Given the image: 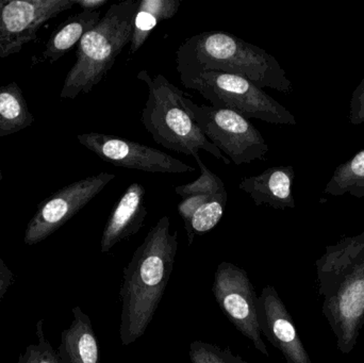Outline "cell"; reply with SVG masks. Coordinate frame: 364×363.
I'll use <instances>...</instances> for the list:
<instances>
[{"mask_svg":"<svg viewBox=\"0 0 364 363\" xmlns=\"http://www.w3.org/2000/svg\"><path fill=\"white\" fill-rule=\"evenodd\" d=\"M168 217H162L124 269L119 337L125 347L146 332L174 271L178 232L171 234Z\"/></svg>","mask_w":364,"mask_h":363,"instance_id":"6da1fadb","label":"cell"},{"mask_svg":"<svg viewBox=\"0 0 364 363\" xmlns=\"http://www.w3.org/2000/svg\"><path fill=\"white\" fill-rule=\"evenodd\" d=\"M316 268L323 315L348 355L364 326V232L326 246Z\"/></svg>","mask_w":364,"mask_h":363,"instance_id":"7a4b0ae2","label":"cell"},{"mask_svg":"<svg viewBox=\"0 0 364 363\" xmlns=\"http://www.w3.org/2000/svg\"><path fill=\"white\" fill-rule=\"evenodd\" d=\"M181 76L218 72L247 79L257 87L282 93L292 92V83L275 57L226 31H205L186 38L176 53Z\"/></svg>","mask_w":364,"mask_h":363,"instance_id":"3957f363","label":"cell"},{"mask_svg":"<svg viewBox=\"0 0 364 363\" xmlns=\"http://www.w3.org/2000/svg\"><path fill=\"white\" fill-rule=\"evenodd\" d=\"M139 4L136 0L113 4L100 23L83 36L60 97L75 99L89 94L107 77L119 53L132 42Z\"/></svg>","mask_w":364,"mask_h":363,"instance_id":"277c9868","label":"cell"},{"mask_svg":"<svg viewBox=\"0 0 364 363\" xmlns=\"http://www.w3.org/2000/svg\"><path fill=\"white\" fill-rule=\"evenodd\" d=\"M138 79L149 90L141 121L156 143L170 151L194 158L199 157L201 149L225 164H230V160L203 136L184 107L183 92L164 75L153 77L146 70L139 72Z\"/></svg>","mask_w":364,"mask_h":363,"instance_id":"5b68a950","label":"cell"},{"mask_svg":"<svg viewBox=\"0 0 364 363\" xmlns=\"http://www.w3.org/2000/svg\"><path fill=\"white\" fill-rule=\"evenodd\" d=\"M186 89L198 92L212 107L235 111L245 119L276 125H296L294 115L247 79L218 72L181 76Z\"/></svg>","mask_w":364,"mask_h":363,"instance_id":"8992f818","label":"cell"},{"mask_svg":"<svg viewBox=\"0 0 364 363\" xmlns=\"http://www.w3.org/2000/svg\"><path fill=\"white\" fill-rule=\"evenodd\" d=\"M182 102L203 136L233 164L265 160L269 146L250 119L228 109L195 104L186 96Z\"/></svg>","mask_w":364,"mask_h":363,"instance_id":"52a82bcc","label":"cell"},{"mask_svg":"<svg viewBox=\"0 0 364 363\" xmlns=\"http://www.w3.org/2000/svg\"><path fill=\"white\" fill-rule=\"evenodd\" d=\"M212 293L229 322L254 345L259 353L269 357L259 325L258 296L246 271L223 261L214 274Z\"/></svg>","mask_w":364,"mask_h":363,"instance_id":"ba28073f","label":"cell"},{"mask_svg":"<svg viewBox=\"0 0 364 363\" xmlns=\"http://www.w3.org/2000/svg\"><path fill=\"white\" fill-rule=\"evenodd\" d=\"M115 177L111 173L102 172L80 179L41 202L26 228L25 244L31 246L48 238L89 205Z\"/></svg>","mask_w":364,"mask_h":363,"instance_id":"9c48e42d","label":"cell"},{"mask_svg":"<svg viewBox=\"0 0 364 363\" xmlns=\"http://www.w3.org/2000/svg\"><path fill=\"white\" fill-rule=\"evenodd\" d=\"M75 6V0H0V62L21 53L47 21Z\"/></svg>","mask_w":364,"mask_h":363,"instance_id":"30bf717a","label":"cell"},{"mask_svg":"<svg viewBox=\"0 0 364 363\" xmlns=\"http://www.w3.org/2000/svg\"><path fill=\"white\" fill-rule=\"evenodd\" d=\"M77 140L100 159L119 168L161 174L194 172L195 168L154 147L109 134H78Z\"/></svg>","mask_w":364,"mask_h":363,"instance_id":"8fae6325","label":"cell"},{"mask_svg":"<svg viewBox=\"0 0 364 363\" xmlns=\"http://www.w3.org/2000/svg\"><path fill=\"white\" fill-rule=\"evenodd\" d=\"M261 334L284 355L287 363H312L286 305L273 286L263 288L258 296Z\"/></svg>","mask_w":364,"mask_h":363,"instance_id":"7c38bea8","label":"cell"},{"mask_svg":"<svg viewBox=\"0 0 364 363\" xmlns=\"http://www.w3.org/2000/svg\"><path fill=\"white\" fill-rule=\"evenodd\" d=\"M145 189L141 183H132L124 192L102 232L100 251L109 253L117 243L134 236L144 225L149 211L145 206Z\"/></svg>","mask_w":364,"mask_h":363,"instance_id":"4fadbf2b","label":"cell"},{"mask_svg":"<svg viewBox=\"0 0 364 363\" xmlns=\"http://www.w3.org/2000/svg\"><path fill=\"white\" fill-rule=\"evenodd\" d=\"M295 172L292 166H274L256 176L242 179L239 189L247 193L256 206H269L284 210L295 208L292 185Z\"/></svg>","mask_w":364,"mask_h":363,"instance_id":"5bb4252c","label":"cell"},{"mask_svg":"<svg viewBox=\"0 0 364 363\" xmlns=\"http://www.w3.org/2000/svg\"><path fill=\"white\" fill-rule=\"evenodd\" d=\"M72 313V324L62 332L57 350L60 363H100V345L91 319L79 306Z\"/></svg>","mask_w":364,"mask_h":363,"instance_id":"9a60e30c","label":"cell"},{"mask_svg":"<svg viewBox=\"0 0 364 363\" xmlns=\"http://www.w3.org/2000/svg\"><path fill=\"white\" fill-rule=\"evenodd\" d=\"M100 10L95 12L81 11L70 16L46 43L43 53L44 60L55 63L61 59L75 45L79 44L83 36L93 29L100 23Z\"/></svg>","mask_w":364,"mask_h":363,"instance_id":"2e32d148","label":"cell"},{"mask_svg":"<svg viewBox=\"0 0 364 363\" xmlns=\"http://www.w3.org/2000/svg\"><path fill=\"white\" fill-rule=\"evenodd\" d=\"M179 0H142L134 18L130 53H136L144 45L153 30L161 21L173 18L181 8Z\"/></svg>","mask_w":364,"mask_h":363,"instance_id":"e0dca14e","label":"cell"},{"mask_svg":"<svg viewBox=\"0 0 364 363\" xmlns=\"http://www.w3.org/2000/svg\"><path fill=\"white\" fill-rule=\"evenodd\" d=\"M34 123L25 96L16 82L0 87V138L12 136Z\"/></svg>","mask_w":364,"mask_h":363,"instance_id":"ac0fdd59","label":"cell"},{"mask_svg":"<svg viewBox=\"0 0 364 363\" xmlns=\"http://www.w3.org/2000/svg\"><path fill=\"white\" fill-rule=\"evenodd\" d=\"M324 193L331 196L348 193L357 198L364 197V149L336 168Z\"/></svg>","mask_w":364,"mask_h":363,"instance_id":"d6986e66","label":"cell"},{"mask_svg":"<svg viewBox=\"0 0 364 363\" xmlns=\"http://www.w3.org/2000/svg\"><path fill=\"white\" fill-rule=\"evenodd\" d=\"M227 198V191L212 196L209 200L199 206L186 221H184L188 245L192 244L195 237L203 236L218 226L224 215Z\"/></svg>","mask_w":364,"mask_h":363,"instance_id":"ffe728a7","label":"cell"},{"mask_svg":"<svg viewBox=\"0 0 364 363\" xmlns=\"http://www.w3.org/2000/svg\"><path fill=\"white\" fill-rule=\"evenodd\" d=\"M195 160L200 168V176L193 183L175 188V193L182 198H186L197 195H214L226 191L224 181L218 175L212 173L201 161L200 158H195Z\"/></svg>","mask_w":364,"mask_h":363,"instance_id":"44dd1931","label":"cell"},{"mask_svg":"<svg viewBox=\"0 0 364 363\" xmlns=\"http://www.w3.org/2000/svg\"><path fill=\"white\" fill-rule=\"evenodd\" d=\"M44 324V320H40L36 323V335L38 342L28 345L14 363H60L57 352L47 340Z\"/></svg>","mask_w":364,"mask_h":363,"instance_id":"7402d4cb","label":"cell"},{"mask_svg":"<svg viewBox=\"0 0 364 363\" xmlns=\"http://www.w3.org/2000/svg\"><path fill=\"white\" fill-rule=\"evenodd\" d=\"M188 358L191 363H248L230 350H223L218 345L203 341L191 343Z\"/></svg>","mask_w":364,"mask_h":363,"instance_id":"603a6c76","label":"cell"},{"mask_svg":"<svg viewBox=\"0 0 364 363\" xmlns=\"http://www.w3.org/2000/svg\"><path fill=\"white\" fill-rule=\"evenodd\" d=\"M348 119L354 125L364 123V78L353 93Z\"/></svg>","mask_w":364,"mask_h":363,"instance_id":"cb8c5ba5","label":"cell"},{"mask_svg":"<svg viewBox=\"0 0 364 363\" xmlns=\"http://www.w3.org/2000/svg\"><path fill=\"white\" fill-rule=\"evenodd\" d=\"M15 276L9 266L4 264V260L0 259V302L6 296L11 286L14 283Z\"/></svg>","mask_w":364,"mask_h":363,"instance_id":"d4e9b609","label":"cell"},{"mask_svg":"<svg viewBox=\"0 0 364 363\" xmlns=\"http://www.w3.org/2000/svg\"><path fill=\"white\" fill-rule=\"evenodd\" d=\"M75 2H76V6L82 9V11L95 12L106 6L108 4V0H75Z\"/></svg>","mask_w":364,"mask_h":363,"instance_id":"484cf974","label":"cell"},{"mask_svg":"<svg viewBox=\"0 0 364 363\" xmlns=\"http://www.w3.org/2000/svg\"><path fill=\"white\" fill-rule=\"evenodd\" d=\"M2 180V173L1 170H0V183H1Z\"/></svg>","mask_w":364,"mask_h":363,"instance_id":"4316f807","label":"cell"}]
</instances>
